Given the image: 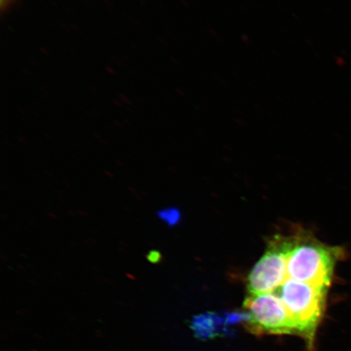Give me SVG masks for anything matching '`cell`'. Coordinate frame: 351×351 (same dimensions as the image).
<instances>
[{"label":"cell","instance_id":"obj_1","mask_svg":"<svg viewBox=\"0 0 351 351\" xmlns=\"http://www.w3.org/2000/svg\"><path fill=\"white\" fill-rule=\"evenodd\" d=\"M342 254L340 247L323 244L310 235L291 237L287 263L289 278L328 288L336 263Z\"/></svg>","mask_w":351,"mask_h":351},{"label":"cell","instance_id":"obj_2","mask_svg":"<svg viewBox=\"0 0 351 351\" xmlns=\"http://www.w3.org/2000/svg\"><path fill=\"white\" fill-rule=\"evenodd\" d=\"M296 324L298 336L313 348L326 306L327 287L288 278L276 291Z\"/></svg>","mask_w":351,"mask_h":351},{"label":"cell","instance_id":"obj_3","mask_svg":"<svg viewBox=\"0 0 351 351\" xmlns=\"http://www.w3.org/2000/svg\"><path fill=\"white\" fill-rule=\"evenodd\" d=\"M243 306L245 326L254 335L298 336L296 324L278 293L249 295Z\"/></svg>","mask_w":351,"mask_h":351},{"label":"cell","instance_id":"obj_4","mask_svg":"<svg viewBox=\"0 0 351 351\" xmlns=\"http://www.w3.org/2000/svg\"><path fill=\"white\" fill-rule=\"evenodd\" d=\"M291 238L274 237L267 251L254 266L247 278L250 295L274 293L287 280V263Z\"/></svg>","mask_w":351,"mask_h":351},{"label":"cell","instance_id":"obj_5","mask_svg":"<svg viewBox=\"0 0 351 351\" xmlns=\"http://www.w3.org/2000/svg\"><path fill=\"white\" fill-rule=\"evenodd\" d=\"M229 322V317L222 318L216 313H205L196 315L193 318L191 328L195 332V336L201 339H213L223 330Z\"/></svg>","mask_w":351,"mask_h":351},{"label":"cell","instance_id":"obj_6","mask_svg":"<svg viewBox=\"0 0 351 351\" xmlns=\"http://www.w3.org/2000/svg\"><path fill=\"white\" fill-rule=\"evenodd\" d=\"M157 217L169 227H173L181 221L182 213L177 208H166L158 210Z\"/></svg>","mask_w":351,"mask_h":351},{"label":"cell","instance_id":"obj_7","mask_svg":"<svg viewBox=\"0 0 351 351\" xmlns=\"http://www.w3.org/2000/svg\"><path fill=\"white\" fill-rule=\"evenodd\" d=\"M147 260L152 263H159L161 260V254L157 251L149 252L147 254Z\"/></svg>","mask_w":351,"mask_h":351},{"label":"cell","instance_id":"obj_8","mask_svg":"<svg viewBox=\"0 0 351 351\" xmlns=\"http://www.w3.org/2000/svg\"><path fill=\"white\" fill-rule=\"evenodd\" d=\"M14 1L15 0H0V7H1L2 11L8 10Z\"/></svg>","mask_w":351,"mask_h":351}]
</instances>
